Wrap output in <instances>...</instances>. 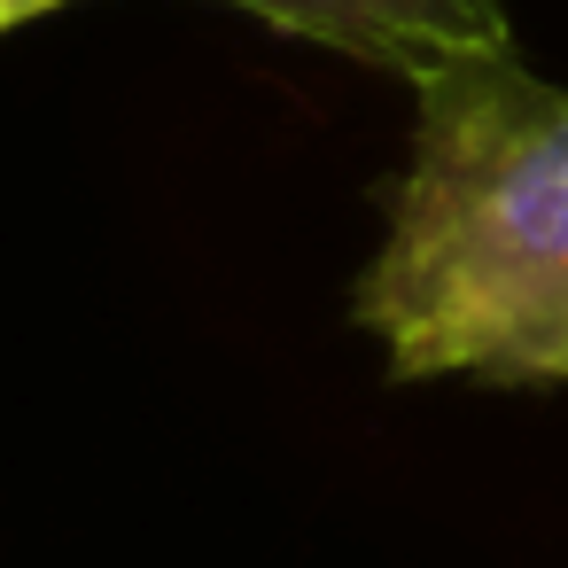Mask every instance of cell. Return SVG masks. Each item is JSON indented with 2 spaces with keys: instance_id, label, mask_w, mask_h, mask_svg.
<instances>
[{
  "instance_id": "cell-1",
  "label": "cell",
  "mask_w": 568,
  "mask_h": 568,
  "mask_svg": "<svg viewBox=\"0 0 568 568\" xmlns=\"http://www.w3.org/2000/svg\"><path fill=\"white\" fill-rule=\"evenodd\" d=\"M358 327L405 382H568V87L514 48L413 87Z\"/></svg>"
},
{
  "instance_id": "cell-2",
  "label": "cell",
  "mask_w": 568,
  "mask_h": 568,
  "mask_svg": "<svg viewBox=\"0 0 568 568\" xmlns=\"http://www.w3.org/2000/svg\"><path fill=\"white\" fill-rule=\"evenodd\" d=\"M234 9L405 87L514 48L506 0H234Z\"/></svg>"
},
{
  "instance_id": "cell-3",
  "label": "cell",
  "mask_w": 568,
  "mask_h": 568,
  "mask_svg": "<svg viewBox=\"0 0 568 568\" xmlns=\"http://www.w3.org/2000/svg\"><path fill=\"white\" fill-rule=\"evenodd\" d=\"M55 9H71V0H0V40L24 32V24H40V17H55Z\"/></svg>"
}]
</instances>
